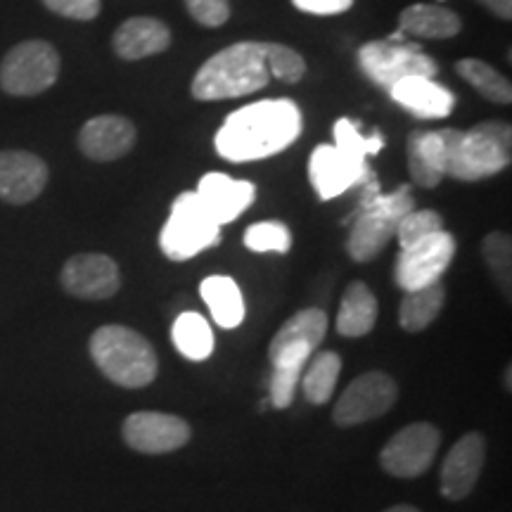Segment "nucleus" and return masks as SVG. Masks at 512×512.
<instances>
[{"instance_id": "f257e3e1", "label": "nucleus", "mask_w": 512, "mask_h": 512, "mask_svg": "<svg viewBox=\"0 0 512 512\" xmlns=\"http://www.w3.org/2000/svg\"><path fill=\"white\" fill-rule=\"evenodd\" d=\"M302 133V112L292 100H261L240 107L216 133V152L228 162L278 155Z\"/></svg>"}, {"instance_id": "f03ea898", "label": "nucleus", "mask_w": 512, "mask_h": 512, "mask_svg": "<svg viewBox=\"0 0 512 512\" xmlns=\"http://www.w3.org/2000/svg\"><path fill=\"white\" fill-rule=\"evenodd\" d=\"M444 143V171L458 181H484L501 174L512 157V133L505 121H484L470 131L439 128Z\"/></svg>"}, {"instance_id": "7ed1b4c3", "label": "nucleus", "mask_w": 512, "mask_h": 512, "mask_svg": "<svg viewBox=\"0 0 512 512\" xmlns=\"http://www.w3.org/2000/svg\"><path fill=\"white\" fill-rule=\"evenodd\" d=\"M266 43H235L221 53L211 55L192 79V98L195 100H230L256 93L268 86Z\"/></svg>"}, {"instance_id": "20e7f679", "label": "nucleus", "mask_w": 512, "mask_h": 512, "mask_svg": "<svg viewBox=\"0 0 512 512\" xmlns=\"http://www.w3.org/2000/svg\"><path fill=\"white\" fill-rule=\"evenodd\" d=\"M91 358L107 380L124 389L152 384L159 370V358L150 339L126 325H102L93 332Z\"/></svg>"}, {"instance_id": "39448f33", "label": "nucleus", "mask_w": 512, "mask_h": 512, "mask_svg": "<svg viewBox=\"0 0 512 512\" xmlns=\"http://www.w3.org/2000/svg\"><path fill=\"white\" fill-rule=\"evenodd\" d=\"M415 202L408 185H401L392 195H382L373 183L363 197L361 209L356 211L354 226H351L347 252L358 264L373 261L389 245L396 235V228L408 211H413Z\"/></svg>"}, {"instance_id": "423d86ee", "label": "nucleus", "mask_w": 512, "mask_h": 512, "mask_svg": "<svg viewBox=\"0 0 512 512\" xmlns=\"http://www.w3.org/2000/svg\"><path fill=\"white\" fill-rule=\"evenodd\" d=\"M221 242V223L204 209L197 192H183L171 204V214L159 233V247L171 261H188Z\"/></svg>"}, {"instance_id": "0eeeda50", "label": "nucleus", "mask_w": 512, "mask_h": 512, "mask_svg": "<svg viewBox=\"0 0 512 512\" xmlns=\"http://www.w3.org/2000/svg\"><path fill=\"white\" fill-rule=\"evenodd\" d=\"M60 76V55L46 41H24L0 62V88L17 98L48 91Z\"/></svg>"}, {"instance_id": "6e6552de", "label": "nucleus", "mask_w": 512, "mask_h": 512, "mask_svg": "<svg viewBox=\"0 0 512 512\" xmlns=\"http://www.w3.org/2000/svg\"><path fill=\"white\" fill-rule=\"evenodd\" d=\"M358 64H361L363 74L368 76L375 86L389 88L396 81L408 79V76H427L434 79L439 72L437 62L430 55H425L418 46L401 41H370L358 50Z\"/></svg>"}, {"instance_id": "1a4fd4ad", "label": "nucleus", "mask_w": 512, "mask_h": 512, "mask_svg": "<svg viewBox=\"0 0 512 512\" xmlns=\"http://www.w3.org/2000/svg\"><path fill=\"white\" fill-rule=\"evenodd\" d=\"M396 399H399V387L392 377L382 370H370V373L358 375L344 389L335 403L332 420L339 427L363 425L392 411Z\"/></svg>"}, {"instance_id": "9d476101", "label": "nucleus", "mask_w": 512, "mask_h": 512, "mask_svg": "<svg viewBox=\"0 0 512 512\" xmlns=\"http://www.w3.org/2000/svg\"><path fill=\"white\" fill-rule=\"evenodd\" d=\"M441 446V432L430 422H413L387 441L380 453V465L389 475L415 479L430 470Z\"/></svg>"}, {"instance_id": "9b49d317", "label": "nucleus", "mask_w": 512, "mask_h": 512, "mask_svg": "<svg viewBox=\"0 0 512 512\" xmlns=\"http://www.w3.org/2000/svg\"><path fill=\"white\" fill-rule=\"evenodd\" d=\"M453 256H456V238L446 230H439L418 245L401 249L394 266L396 285L403 292H413L432 283H441V275L448 271Z\"/></svg>"}, {"instance_id": "f8f14e48", "label": "nucleus", "mask_w": 512, "mask_h": 512, "mask_svg": "<svg viewBox=\"0 0 512 512\" xmlns=\"http://www.w3.org/2000/svg\"><path fill=\"white\" fill-rule=\"evenodd\" d=\"M124 441L133 451L145 456H162V453L178 451L188 444L192 432L181 415L140 411L131 413L121 427Z\"/></svg>"}, {"instance_id": "ddd939ff", "label": "nucleus", "mask_w": 512, "mask_h": 512, "mask_svg": "<svg viewBox=\"0 0 512 512\" xmlns=\"http://www.w3.org/2000/svg\"><path fill=\"white\" fill-rule=\"evenodd\" d=\"M366 159L337 145H318L309 159V181L320 200H335L356 183L368 181Z\"/></svg>"}, {"instance_id": "4468645a", "label": "nucleus", "mask_w": 512, "mask_h": 512, "mask_svg": "<svg viewBox=\"0 0 512 512\" xmlns=\"http://www.w3.org/2000/svg\"><path fill=\"white\" fill-rule=\"evenodd\" d=\"M60 283L76 299L102 302L119 292L121 273L117 261L105 254H76L62 266Z\"/></svg>"}, {"instance_id": "2eb2a0df", "label": "nucleus", "mask_w": 512, "mask_h": 512, "mask_svg": "<svg viewBox=\"0 0 512 512\" xmlns=\"http://www.w3.org/2000/svg\"><path fill=\"white\" fill-rule=\"evenodd\" d=\"M486 463V441L479 432L460 437L446 453L439 475L441 496L448 501H465L475 491Z\"/></svg>"}, {"instance_id": "dca6fc26", "label": "nucleus", "mask_w": 512, "mask_h": 512, "mask_svg": "<svg viewBox=\"0 0 512 512\" xmlns=\"http://www.w3.org/2000/svg\"><path fill=\"white\" fill-rule=\"evenodd\" d=\"M48 183V166L41 157L22 150L0 152V200L29 204Z\"/></svg>"}, {"instance_id": "f3484780", "label": "nucleus", "mask_w": 512, "mask_h": 512, "mask_svg": "<svg viewBox=\"0 0 512 512\" xmlns=\"http://www.w3.org/2000/svg\"><path fill=\"white\" fill-rule=\"evenodd\" d=\"M136 126L119 114H102L86 121L79 131L81 152L93 162H114L136 145Z\"/></svg>"}, {"instance_id": "a211bd4d", "label": "nucleus", "mask_w": 512, "mask_h": 512, "mask_svg": "<svg viewBox=\"0 0 512 512\" xmlns=\"http://www.w3.org/2000/svg\"><path fill=\"white\" fill-rule=\"evenodd\" d=\"M197 197L216 223H230L252 207L256 188L249 181H233L226 174H207L197 183Z\"/></svg>"}, {"instance_id": "6ab92c4d", "label": "nucleus", "mask_w": 512, "mask_h": 512, "mask_svg": "<svg viewBox=\"0 0 512 512\" xmlns=\"http://www.w3.org/2000/svg\"><path fill=\"white\" fill-rule=\"evenodd\" d=\"M389 95L418 119H444L456 105L453 93L427 76H408V79L396 81L389 88Z\"/></svg>"}, {"instance_id": "aec40b11", "label": "nucleus", "mask_w": 512, "mask_h": 512, "mask_svg": "<svg viewBox=\"0 0 512 512\" xmlns=\"http://www.w3.org/2000/svg\"><path fill=\"white\" fill-rule=\"evenodd\" d=\"M112 46L121 60H143L171 46V31L155 17H131L114 31Z\"/></svg>"}, {"instance_id": "412c9836", "label": "nucleus", "mask_w": 512, "mask_h": 512, "mask_svg": "<svg viewBox=\"0 0 512 512\" xmlns=\"http://www.w3.org/2000/svg\"><path fill=\"white\" fill-rule=\"evenodd\" d=\"M408 171L420 188H437L446 178L444 171V143L437 131H413L406 143Z\"/></svg>"}, {"instance_id": "4be33fe9", "label": "nucleus", "mask_w": 512, "mask_h": 512, "mask_svg": "<svg viewBox=\"0 0 512 512\" xmlns=\"http://www.w3.org/2000/svg\"><path fill=\"white\" fill-rule=\"evenodd\" d=\"M313 347L309 344H290V347H283L273 351L271 363H273V377H271V403L278 411H285V408L292 406L294 392H297V384L302 380V373L306 363L311 361Z\"/></svg>"}, {"instance_id": "5701e85b", "label": "nucleus", "mask_w": 512, "mask_h": 512, "mask_svg": "<svg viewBox=\"0 0 512 512\" xmlns=\"http://www.w3.org/2000/svg\"><path fill=\"white\" fill-rule=\"evenodd\" d=\"M377 323V299L361 280L351 283L344 292L337 311V332L342 337H366Z\"/></svg>"}, {"instance_id": "b1692460", "label": "nucleus", "mask_w": 512, "mask_h": 512, "mask_svg": "<svg viewBox=\"0 0 512 512\" xmlns=\"http://www.w3.org/2000/svg\"><path fill=\"white\" fill-rule=\"evenodd\" d=\"M200 294L219 328L233 330L245 320V299L238 283L228 275H209L207 280H202Z\"/></svg>"}, {"instance_id": "393cba45", "label": "nucleus", "mask_w": 512, "mask_h": 512, "mask_svg": "<svg viewBox=\"0 0 512 512\" xmlns=\"http://www.w3.org/2000/svg\"><path fill=\"white\" fill-rule=\"evenodd\" d=\"M463 22L453 10L441 5H411L401 12L399 34L420 38H453L460 34Z\"/></svg>"}, {"instance_id": "a878e982", "label": "nucleus", "mask_w": 512, "mask_h": 512, "mask_svg": "<svg viewBox=\"0 0 512 512\" xmlns=\"http://www.w3.org/2000/svg\"><path fill=\"white\" fill-rule=\"evenodd\" d=\"M446 290L441 283H432L420 290L406 292L399 306V323L406 332H422L437 320L444 309Z\"/></svg>"}, {"instance_id": "bb28decb", "label": "nucleus", "mask_w": 512, "mask_h": 512, "mask_svg": "<svg viewBox=\"0 0 512 512\" xmlns=\"http://www.w3.org/2000/svg\"><path fill=\"white\" fill-rule=\"evenodd\" d=\"M325 335H328V313L323 309H304L294 313L283 328L275 332L268 354L290 347V344H309V347L318 349Z\"/></svg>"}, {"instance_id": "cd10ccee", "label": "nucleus", "mask_w": 512, "mask_h": 512, "mask_svg": "<svg viewBox=\"0 0 512 512\" xmlns=\"http://www.w3.org/2000/svg\"><path fill=\"white\" fill-rule=\"evenodd\" d=\"M171 339H174L178 354H183L188 361H204L214 351V332H211L207 318L195 311H185L176 318Z\"/></svg>"}, {"instance_id": "c85d7f7f", "label": "nucleus", "mask_w": 512, "mask_h": 512, "mask_svg": "<svg viewBox=\"0 0 512 512\" xmlns=\"http://www.w3.org/2000/svg\"><path fill=\"white\" fill-rule=\"evenodd\" d=\"M456 72L470 83L482 98L496 102V105H510L512 102V86L498 69L491 67L475 57H467L456 64Z\"/></svg>"}, {"instance_id": "c756f323", "label": "nucleus", "mask_w": 512, "mask_h": 512, "mask_svg": "<svg viewBox=\"0 0 512 512\" xmlns=\"http://www.w3.org/2000/svg\"><path fill=\"white\" fill-rule=\"evenodd\" d=\"M339 373H342V356L335 354V351H320V354L313 356L302 380L306 401L316 403V406L328 403L337 387Z\"/></svg>"}, {"instance_id": "7c9ffc66", "label": "nucleus", "mask_w": 512, "mask_h": 512, "mask_svg": "<svg viewBox=\"0 0 512 512\" xmlns=\"http://www.w3.org/2000/svg\"><path fill=\"white\" fill-rule=\"evenodd\" d=\"M482 254L496 285L510 299L512 290V240L508 233H489L482 242Z\"/></svg>"}, {"instance_id": "2f4dec72", "label": "nucleus", "mask_w": 512, "mask_h": 512, "mask_svg": "<svg viewBox=\"0 0 512 512\" xmlns=\"http://www.w3.org/2000/svg\"><path fill=\"white\" fill-rule=\"evenodd\" d=\"M245 247L249 252L264 254H287L292 247V233L285 223L280 221H261L245 230Z\"/></svg>"}, {"instance_id": "473e14b6", "label": "nucleus", "mask_w": 512, "mask_h": 512, "mask_svg": "<svg viewBox=\"0 0 512 512\" xmlns=\"http://www.w3.org/2000/svg\"><path fill=\"white\" fill-rule=\"evenodd\" d=\"M439 230H446L441 214L432 209H413L401 219L399 228H396V238H399L401 249H406L411 245H418V242L430 238L434 233H439Z\"/></svg>"}, {"instance_id": "72a5a7b5", "label": "nucleus", "mask_w": 512, "mask_h": 512, "mask_svg": "<svg viewBox=\"0 0 512 512\" xmlns=\"http://www.w3.org/2000/svg\"><path fill=\"white\" fill-rule=\"evenodd\" d=\"M335 145L342 147V150L351 152V155H358L368 159L370 155H377L382 150V136L380 133H373V136H363L361 128H358L356 121L351 119H339L335 128Z\"/></svg>"}, {"instance_id": "f704fd0d", "label": "nucleus", "mask_w": 512, "mask_h": 512, "mask_svg": "<svg viewBox=\"0 0 512 512\" xmlns=\"http://www.w3.org/2000/svg\"><path fill=\"white\" fill-rule=\"evenodd\" d=\"M266 57H268V69L271 76L285 83H297L304 79L306 74V62L297 50L280 46V43H266Z\"/></svg>"}, {"instance_id": "c9c22d12", "label": "nucleus", "mask_w": 512, "mask_h": 512, "mask_svg": "<svg viewBox=\"0 0 512 512\" xmlns=\"http://www.w3.org/2000/svg\"><path fill=\"white\" fill-rule=\"evenodd\" d=\"M190 17L200 22L202 27H223L230 17V3L228 0H185Z\"/></svg>"}, {"instance_id": "e433bc0d", "label": "nucleus", "mask_w": 512, "mask_h": 512, "mask_svg": "<svg viewBox=\"0 0 512 512\" xmlns=\"http://www.w3.org/2000/svg\"><path fill=\"white\" fill-rule=\"evenodd\" d=\"M48 10L67 19H79V22H91L100 15V0H43Z\"/></svg>"}, {"instance_id": "4c0bfd02", "label": "nucleus", "mask_w": 512, "mask_h": 512, "mask_svg": "<svg viewBox=\"0 0 512 512\" xmlns=\"http://www.w3.org/2000/svg\"><path fill=\"white\" fill-rule=\"evenodd\" d=\"M292 5L309 15H339V12H347L354 0H292Z\"/></svg>"}, {"instance_id": "58836bf2", "label": "nucleus", "mask_w": 512, "mask_h": 512, "mask_svg": "<svg viewBox=\"0 0 512 512\" xmlns=\"http://www.w3.org/2000/svg\"><path fill=\"white\" fill-rule=\"evenodd\" d=\"M486 10L494 12L496 17L510 19L512 17V0H479Z\"/></svg>"}, {"instance_id": "ea45409f", "label": "nucleus", "mask_w": 512, "mask_h": 512, "mask_svg": "<svg viewBox=\"0 0 512 512\" xmlns=\"http://www.w3.org/2000/svg\"><path fill=\"white\" fill-rule=\"evenodd\" d=\"M384 512H422L420 508H415V505H394V508H389V510H384Z\"/></svg>"}, {"instance_id": "a19ab883", "label": "nucleus", "mask_w": 512, "mask_h": 512, "mask_svg": "<svg viewBox=\"0 0 512 512\" xmlns=\"http://www.w3.org/2000/svg\"><path fill=\"white\" fill-rule=\"evenodd\" d=\"M512 366H508V368H505V389H508V392H510V389H512Z\"/></svg>"}]
</instances>
